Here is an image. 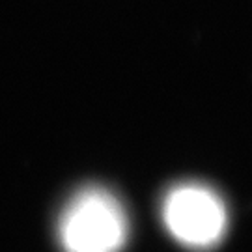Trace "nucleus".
Instances as JSON below:
<instances>
[{
    "label": "nucleus",
    "mask_w": 252,
    "mask_h": 252,
    "mask_svg": "<svg viewBox=\"0 0 252 252\" xmlns=\"http://www.w3.org/2000/svg\"><path fill=\"white\" fill-rule=\"evenodd\" d=\"M56 232L63 252H122L129 241V215L112 190L86 185L65 202Z\"/></svg>",
    "instance_id": "nucleus-1"
},
{
    "label": "nucleus",
    "mask_w": 252,
    "mask_h": 252,
    "mask_svg": "<svg viewBox=\"0 0 252 252\" xmlns=\"http://www.w3.org/2000/svg\"><path fill=\"white\" fill-rule=\"evenodd\" d=\"M161 219L174 241L190 251H211L224 239L228 207L222 196L206 183H178L164 194Z\"/></svg>",
    "instance_id": "nucleus-2"
}]
</instances>
